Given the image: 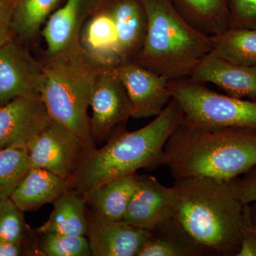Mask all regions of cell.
Returning <instances> with one entry per match:
<instances>
[{
  "mask_svg": "<svg viewBox=\"0 0 256 256\" xmlns=\"http://www.w3.org/2000/svg\"><path fill=\"white\" fill-rule=\"evenodd\" d=\"M163 165L175 180L230 181L256 166V130L210 127L183 118L165 144Z\"/></svg>",
  "mask_w": 256,
  "mask_h": 256,
  "instance_id": "cell-1",
  "label": "cell"
},
{
  "mask_svg": "<svg viewBox=\"0 0 256 256\" xmlns=\"http://www.w3.org/2000/svg\"><path fill=\"white\" fill-rule=\"evenodd\" d=\"M106 0H67L50 15L42 35L46 43L45 55L54 56L80 46L84 24L100 11Z\"/></svg>",
  "mask_w": 256,
  "mask_h": 256,
  "instance_id": "cell-14",
  "label": "cell"
},
{
  "mask_svg": "<svg viewBox=\"0 0 256 256\" xmlns=\"http://www.w3.org/2000/svg\"><path fill=\"white\" fill-rule=\"evenodd\" d=\"M13 4H0V48L13 40Z\"/></svg>",
  "mask_w": 256,
  "mask_h": 256,
  "instance_id": "cell-31",
  "label": "cell"
},
{
  "mask_svg": "<svg viewBox=\"0 0 256 256\" xmlns=\"http://www.w3.org/2000/svg\"><path fill=\"white\" fill-rule=\"evenodd\" d=\"M50 120L41 96L18 98L0 106V151L26 148Z\"/></svg>",
  "mask_w": 256,
  "mask_h": 256,
  "instance_id": "cell-13",
  "label": "cell"
},
{
  "mask_svg": "<svg viewBox=\"0 0 256 256\" xmlns=\"http://www.w3.org/2000/svg\"><path fill=\"white\" fill-rule=\"evenodd\" d=\"M188 77L204 84L212 82L232 97L256 100V66L232 63L210 52Z\"/></svg>",
  "mask_w": 256,
  "mask_h": 256,
  "instance_id": "cell-15",
  "label": "cell"
},
{
  "mask_svg": "<svg viewBox=\"0 0 256 256\" xmlns=\"http://www.w3.org/2000/svg\"><path fill=\"white\" fill-rule=\"evenodd\" d=\"M201 256L210 254L172 218L149 230L138 256Z\"/></svg>",
  "mask_w": 256,
  "mask_h": 256,
  "instance_id": "cell-19",
  "label": "cell"
},
{
  "mask_svg": "<svg viewBox=\"0 0 256 256\" xmlns=\"http://www.w3.org/2000/svg\"><path fill=\"white\" fill-rule=\"evenodd\" d=\"M82 48L98 62L116 68L122 62L114 20L100 10L84 24L80 35Z\"/></svg>",
  "mask_w": 256,
  "mask_h": 256,
  "instance_id": "cell-18",
  "label": "cell"
},
{
  "mask_svg": "<svg viewBox=\"0 0 256 256\" xmlns=\"http://www.w3.org/2000/svg\"><path fill=\"white\" fill-rule=\"evenodd\" d=\"M237 256H256V226L252 220L250 204H246L242 207L240 248Z\"/></svg>",
  "mask_w": 256,
  "mask_h": 256,
  "instance_id": "cell-29",
  "label": "cell"
},
{
  "mask_svg": "<svg viewBox=\"0 0 256 256\" xmlns=\"http://www.w3.org/2000/svg\"><path fill=\"white\" fill-rule=\"evenodd\" d=\"M230 28H256V0H228Z\"/></svg>",
  "mask_w": 256,
  "mask_h": 256,
  "instance_id": "cell-28",
  "label": "cell"
},
{
  "mask_svg": "<svg viewBox=\"0 0 256 256\" xmlns=\"http://www.w3.org/2000/svg\"><path fill=\"white\" fill-rule=\"evenodd\" d=\"M174 220L210 256H237L244 204L228 182L208 178L175 180Z\"/></svg>",
  "mask_w": 256,
  "mask_h": 256,
  "instance_id": "cell-3",
  "label": "cell"
},
{
  "mask_svg": "<svg viewBox=\"0 0 256 256\" xmlns=\"http://www.w3.org/2000/svg\"><path fill=\"white\" fill-rule=\"evenodd\" d=\"M48 220L37 229V233H54L86 237V202L82 194L73 190L64 192L54 202Z\"/></svg>",
  "mask_w": 256,
  "mask_h": 256,
  "instance_id": "cell-20",
  "label": "cell"
},
{
  "mask_svg": "<svg viewBox=\"0 0 256 256\" xmlns=\"http://www.w3.org/2000/svg\"><path fill=\"white\" fill-rule=\"evenodd\" d=\"M182 18L206 36L230 28L228 0H169Z\"/></svg>",
  "mask_w": 256,
  "mask_h": 256,
  "instance_id": "cell-22",
  "label": "cell"
},
{
  "mask_svg": "<svg viewBox=\"0 0 256 256\" xmlns=\"http://www.w3.org/2000/svg\"><path fill=\"white\" fill-rule=\"evenodd\" d=\"M148 16L140 53L132 62L169 80L188 77L212 50L210 36L196 31L169 0H140Z\"/></svg>",
  "mask_w": 256,
  "mask_h": 256,
  "instance_id": "cell-5",
  "label": "cell"
},
{
  "mask_svg": "<svg viewBox=\"0 0 256 256\" xmlns=\"http://www.w3.org/2000/svg\"><path fill=\"white\" fill-rule=\"evenodd\" d=\"M170 96L190 124L256 130V100L218 94L190 77L170 79Z\"/></svg>",
  "mask_w": 256,
  "mask_h": 256,
  "instance_id": "cell-6",
  "label": "cell"
},
{
  "mask_svg": "<svg viewBox=\"0 0 256 256\" xmlns=\"http://www.w3.org/2000/svg\"><path fill=\"white\" fill-rule=\"evenodd\" d=\"M184 114L172 98L164 110L146 126L128 132L126 128L114 134L99 149L86 153L70 181V190L84 194L101 184L163 165L164 148Z\"/></svg>",
  "mask_w": 256,
  "mask_h": 256,
  "instance_id": "cell-2",
  "label": "cell"
},
{
  "mask_svg": "<svg viewBox=\"0 0 256 256\" xmlns=\"http://www.w3.org/2000/svg\"><path fill=\"white\" fill-rule=\"evenodd\" d=\"M26 150L32 168L48 170L69 182L88 152L77 134L52 119L28 143Z\"/></svg>",
  "mask_w": 256,
  "mask_h": 256,
  "instance_id": "cell-7",
  "label": "cell"
},
{
  "mask_svg": "<svg viewBox=\"0 0 256 256\" xmlns=\"http://www.w3.org/2000/svg\"><path fill=\"white\" fill-rule=\"evenodd\" d=\"M212 53L232 63L256 66V28H229L210 36Z\"/></svg>",
  "mask_w": 256,
  "mask_h": 256,
  "instance_id": "cell-24",
  "label": "cell"
},
{
  "mask_svg": "<svg viewBox=\"0 0 256 256\" xmlns=\"http://www.w3.org/2000/svg\"><path fill=\"white\" fill-rule=\"evenodd\" d=\"M228 184L234 196L244 204L256 202V166L245 173L242 178L229 181Z\"/></svg>",
  "mask_w": 256,
  "mask_h": 256,
  "instance_id": "cell-30",
  "label": "cell"
},
{
  "mask_svg": "<svg viewBox=\"0 0 256 256\" xmlns=\"http://www.w3.org/2000/svg\"><path fill=\"white\" fill-rule=\"evenodd\" d=\"M116 68L127 89L133 118L156 117L164 110L172 99L169 79L132 60L121 62Z\"/></svg>",
  "mask_w": 256,
  "mask_h": 256,
  "instance_id": "cell-11",
  "label": "cell"
},
{
  "mask_svg": "<svg viewBox=\"0 0 256 256\" xmlns=\"http://www.w3.org/2000/svg\"><path fill=\"white\" fill-rule=\"evenodd\" d=\"M116 68L108 67L100 72L92 90L90 132L94 141L98 143L107 142L124 129L132 118V104Z\"/></svg>",
  "mask_w": 256,
  "mask_h": 256,
  "instance_id": "cell-8",
  "label": "cell"
},
{
  "mask_svg": "<svg viewBox=\"0 0 256 256\" xmlns=\"http://www.w3.org/2000/svg\"><path fill=\"white\" fill-rule=\"evenodd\" d=\"M70 188L68 180L48 170L32 168L10 198L23 212H33L54 203Z\"/></svg>",
  "mask_w": 256,
  "mask_h": 256,
  "instance_id": "cell-17",
  "label": "cell"
},
{
  "mask_svg": "<svg viewBox=\"0 0 256 256\" xmlns=\"http://www.w3.org/2000/svg\"><path fill=\"white\" fill-rule=\"evenodd\" d=\"M100 10L114 20L122 62L133 60L144 46L148 16L140 0H106Z\"/></svg>",
  "mask_w": 256,
  "mask_h": 256,
  "instance_id": "cell-16",
  "label": "cell"
},
{
  "mask_svg": "<svg viewBox=\"0 0 256 256\" xmlns=\"http://www.w3.org/2000/svg\"><path fill=\"white\" fill-rule=\"evenodd\" d=\"M178 194L150 175H140L137 186L124 217L133 226L150 230L174 218Z\"/></svg>",
  "mask_w": 256,
  "mask_h": 256,
  "instance_id": "cell-10",
  "label": "cell"
},
{
  "mask_svg": "<svg viewBox=\"0 0 256 256\" xmlns=\"http://www.w3.org/2000/svg\"><path fill=\"white\" fill-rule=\"evenodd\" d=\"M15 0H0V4H13Z\"/></svg>",
  "mask_w": 256,
  "mask_h": 256,
  "instance_id": "cell-33",
  "label": "cell"
},
{
  "mask_svg": "<svg viewBox=\"0 0 256 256\" xmlns=\"http://www.w3.org/2000/svg\"><path fill=\"white\" fill-rule=\"evenodd\" d=\"M22 210L11 198L0 200V242L38 246L35 232L26 224Z\"/></svg>",
  "mask_w": 256,
  "mask_h": 256,
  "instance_id": "cell-26",
  "label": "cell"
},
{
  "mask_svg": "<svg viewBox=\"0 0 256 256\" xmlns=\"http://www.w3.org/2000/svg\"><path fill=\"white\" fill-rule=\"evenodd\" d=\"M87 238L92 256H138L149 230L87 210Z\"/></svg>",
  "mask_w": 256,
  "mask_h": 256,
  "instance_id": "cell-12",
  "label": "cell"
},
{
  "mask_svg": "<svg viewBox=\"0 0 256 256\" xmlns=\"http://www.w3.org/2000/svg\"><path fill=\"white\" fill-rule=\"evenodd\" d=\"M44 64L28 46L12 40L0 48V106L24 97L41 96Z\"/></svg>",
  "mask_w": 256,
  "mask_h": 256,
  "instance_id": "cell-9",
  "label": "cell"
},
{
  "mask_svg": "<svg viewBox=\"0 0 256 256\" xmlns=\"http://www.w3.org/2000/svg\"><path fill=\"white\" fill-rule=\"evenodd\" d=\"M44 84L41 94L50 118L82 140L88 152L94 149L88 109L98 75L108 68L82 48L46 56Z\"/></svg>",
  "mask_w": 256,
  "mask_h": 256,
  "instance_id": "cell-4",
  "label": "cell"
},
{
  "mask_svg": "<svg viewBox=\"0 0 256 256\" xmlns=\"http://www.w3.org/2000/svg\"><path fill=\"white\" fill-rule=\"evenodd\" d=\"M38 234L41 256H92L87 237L54 233Z\"/></svg>",
  "mask_w": 256,
  "mask_h": 256,
  "instance_id": "cell-27",
  "label": "cell"
},
{
  "mask_svg": "<svg viewBox=\"0 0 256 256\" xmlns=\"http://www.w3.org/2000/svg\"><path fill=\"white\" fill-rule=\"evenodd\" d=\"M139 178L136 172L101 184L84 194L86 204L109 220H124Z\"/></svg>",
  "mask_w": 256,
  "mask_h": 256,
  "instance_id": "cell-21",
  "label": "cell"
},
{
  "mask_svg": "<svg viewBox=\"0 0 256 256\" xmlns=\"http://www.w3.org/2000/svg\"><path fill=\"white\" fill-rule=\"evenodd\" d=\"M31 168L26 146L0 151V200L10 198Z\"/></svg>",
  "mask_w": 256,
  "mask_h": 256,
  "instance_id": "cell-25",
  "label": "cell"
},
{
  "mask_svg": "<svg viewBox=\"0 0 256 256\" xmlns=\"http://www.w3.org/2000/svg\"><path fill=\"white\" fill-rule=\"evenodd\" d=\"M250 206L252 220H254V223L256 226V202H252V203L250 204Z\"/></svg>",
  "mask_w": 256,
  "mask_h": 256,
  "instance_id": "cell-32",
  "label": "cell"
},
{
  "mask_svg": "<svg viewBox=\"0 0 256 256\" xmlns=\"http://www.w3.org/2000/svg\"><path fill=\"white\" fill-rule=\"evenodd\" d=\"M60 0H15L13 4V38L28 46L42 34L44 24L53 14Z\"/></svg>",
  "mask_w": 256,
  "mask_h": 256,
  "instance_id": "cell-23",
  "label": "cell"
}]
</instances>
